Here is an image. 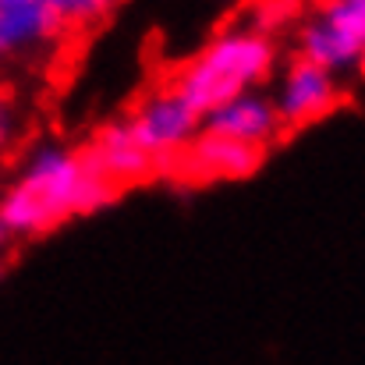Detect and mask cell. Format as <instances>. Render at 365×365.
I'll use <instances>...</instances> for the list:
<instances>
[{
	"label": "cell",
	"mask_w": 365,
	"mask_h": 365,
	"mask_svg": "<svg viewBox=\"0 0 365 365\" xmlns=\"http://www.w3.org/2000/svg\"><path fill=\"white\" fill-rule=\"evenodd\" d=\"M118 199L82 149L64 142H39L0 192V220L14 242L43 238L78 217H93Z\"/></svg>",
	"instance_id": "1"
},
{
	"label": "cell",
	"mask_w": 365,
	"mask_h": 365,
	"mask_svg": "<svg viewBox=\"0 0 365 365\" xmlns=\"http://www.w3.org/2000/svg\"><path fill=\"white\" fill-rule=\"evenodd\" d=\"M280 68L277 36L262 32L252 21H235L206 39L167 82V89L185 100L199 118L238 100L245 93L266 89Z\"/></svg>",
	"instance_id": "2"
},
{
	"label": "cell",
	"mask_w": 365,
	"mask_h": 365,
	"mask_svg": "<svg viewBox=\"0 0 365 365\" xmlns=\"http://www.w3.org/2000/svg\"><path fill=\"white\" fill-rule=\"evenodd\" d=\"M294 57L337 78L365 75V0H312L294 18Z\"/></svg>",
	"instance_id": "3"
},
{
	"label": "cell",
	"mask_w": 365,
	"mask_h": 365,
	"mask_svg": "<svg viewBox=\"0 0 365 365\" xmlns=\"http://www.w3.org/2000/svg\"><path fill=\"white\" fill-rule=\"evenodd\" d=\"M124 124H128L131 138L138 142V149L156 163V170L160 167H170L192 145V138L202 131V118L185 100H178L167 86L156 89V93H149L124 118Z\"/></svg>",
	"instance_id": "4"
},
{
	"label": "cell",
	"mask_w": 365,
	"mask_h": 365,
	"mask_svg": "<svg viewBox=\"0 0 365 365\" xmlns=\"http://www.w3.org/2000/svg\"><path fill=\"white\" fill-rule=\"evenodd\" d=\"M269 100H273V110L284 124V131H294V128H309V124L330 118L344 103V89L337 75L302 57H291L284 68H277Z\"/></svg>",
	"instance_id": "5"
},
{
	"label": "cell",
	"mask_w": 365,
	"mask_h": 365,
	"mask_svg": "<svg viewBox=\"0 0 365 365\" xmlns=\"http://www.w3.org/2000/svg\"><path fill=\"white\" fill-rule=\"evenodd\" d=\"M202 131L252 145V149H262V153H269V145H277L284 138V124L277 118L273 100H269L266 89L245 93L238 100H227L224 107L210 110L202 118Z\"/></svg>",
	"instance_id": "6"
},
{
	"label": "cell",
	"mask_w": 365,
	"mask_h": 365,
	"mask_svg": "<svg viewBox=\"0 0 365 365\" xmlns=\"http://www.w3.org/2000/svg\"><path fill=\"white\" fill-rule=\"evenodd\" d=\"M262 160H266L262 149H252V145H242V142L199 131L192 138V145L174 160V167L185 178H195V181H238V178L255 174L262 167Z\"/></svg>",
	"instance_id": "7"
},
{
	"label": "cell",
	"mask_w": 365,
	"mask_h": 365,
	"mask_svg": "<svg viewBox=\"0 0 365 365\" xmlns=\"http://www.w3.org/2000/svg\"><path fill=\"white\" fill-rule=\"evenodd\" d=\"M82 153H86V160L93 163V170H96L103 181H110L118 192H121L124 185L142 181V178H149V174L156 170V163L138 149V142L131 138V131H128L124 121L103 124Z\"/></svg>",
	"instance_id": "8"
},
{
	"label": "cell",
	"mask_w": 365,
	"mask_h": 365,
	"mask_svg": "<svg viewBox=\"0 0 365 365\" xmlns=\"http://www.w3.org/2000/svg\"><path fill=\"white\" fill-rule=\"evenodd\" d=\"M64 29L50 14L43 0L36 4H18L0 11V61H25L43 50H50Z\"/></svg>",
	"instance_id": "9"
},
{
	"label": "cell",
	"mask_w": 365,
	"mask_h": 365,
	"mask_svg": "<svg viewBox=\"0 0 365 365\" xmlns=\"http://www.w3.org/2000/svg\"><path fill=\"white\" fill-rule=\"evenodd\" d=\"M57 25L64 32H89L110 21V14L121 7V0H43Z\"/></svg>",
	"instance_id": "10"
},
{
	"label": "cell",
	"mask_w": 365,
	"mask_h": 365,
	"mask_svg": "<svg viewBox=\"0 0 365 365\" xmlns=\"http://www.w3.org/2000/svg\"><path fill=\"white\" fill-rule=\"evenodd\" d=\"M14 138H18V110H14V103L0 93V156L14 145Z\"/></svg>",
	"instance_id": "11"
},
{
	"label": "cell",
	"mask_w": 365,
	"mask_h": 365,
	"mask_svg": "<svg viewBox=\"0 0 365 365\" xmlns=\"http://www.w3.org/2000/svg\"><path fill=\"white\" fill-rule=\"evenodd\" d=\"M11 245H14V238H11V231L4 227V220H0V255H4V252H7Z\"/></svg>",
	"instance_id": "12"
},
{
	"label": "cell",
	"mask_w": 365,
	"mask_h": 365,
	"mask_svg": "<svg viewBox=\"0 0 365 365\" xmlns=\"http://www.w3.org/2000/svg\"><path fill=\"white\" fill-rule=\"evenodd\" d=\"M18 4H36V0H0V11L4 7H18Z\"/></svg>",
	"instance_id": "13"
},
{
	"label": "cell",
	"mask_w": 365,
	"mask_h": 365,
	"mask_svg": "<svg viewBox=\"0 0 365 365\" xmlns=\"http://www.w3.org/2000/svg\"><path fill=\"white\" fill-rule=\"evenodd\" d=\"M4 277H7V262L0 259V280H4Z\"/></svg>",
	"instance_id": "14"
}]
</instances>
